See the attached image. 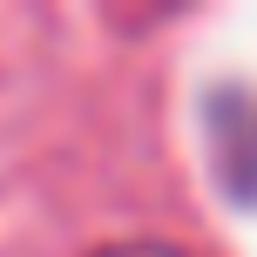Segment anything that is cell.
Returning a JSON list of instances; mask_svg holds the SVG:
<instances>
[{
  "label": "cell",
  "instance_id": "6da1fadb",
  "mask_svg": "<svg viewBox=\"0 0 257 257\" xmlns=\"http://www.w3.org/2000/svg\"><path fill=\"white\" fill-rule=\"evenodd\" d=\"M95 257H183L176 244H149V237H128V244H102Z\"/></svg>",
  "mask_w": 257,
  "mask_h": 257
}]
</instances>
